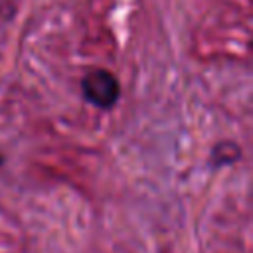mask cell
Listing matches in <instances>:
<instances>
[{
    "label": "cell",
    "instance_id": "1",
    "mask_svg": "<svg viewBox=\"0 0 253 253\" xmlns=\"http://www.w3.org/2000/svg\"><path fill=\"white\" fill-rule=\"evenodd\" d=\"M83 95L89 103L99 109H109L117 103L121 95V85L117 77L107 69H93L83 77Z\"/></svg>",
    "mask_w": 253,
    "mask_h": 253
}]
</instances>
